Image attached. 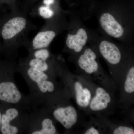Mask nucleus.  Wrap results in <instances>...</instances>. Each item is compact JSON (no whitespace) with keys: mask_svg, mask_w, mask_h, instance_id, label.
Masks as SVG:
<instances>
[{"mask_svg":"<svg viewBox=\"0 0 134 134\" xmlns=\"http://www.w3.org/2000/svg\"><path fill=\"white\" fill-rule=\"evenodd\" d=\"M18 70L28 85L33 108L63 98H71L57 77L21 64Z\"/></svg>","mask_w":134,"mask_h":134,"instance_id":"f257e3e1","label":"nucleus"},{"mask_svg":"<svg viewBox=\"0 0 134 134\" xmlns=\"http://www.w3.org/2000/svg\"><path fill=\"white\" fill-rule=\"evenodd\" d=\"M99 21L100 26L110 36L115 38H119L123 35V27L110 13L103 14L100 17Z\"/></svg>","mask_w":134,"mask_h":134,"instance_id":"9d476101","label":"nucleus"},{"mask_svg":"<svg viewBox=\"0 0 134 134\" xmlns=\"http://www.w3.org/2000/svg\"><path fill=\"white\" fill-rule=\"evenodd\" d=\"M129 64L119 89L118 107L125 110L134 105V63Z\"/></svg>","mask_w":134,"mask_h":134,"instance_id":"6e6552de","label":"nucleus"},{"mask_svg":"<svg viewBox=\"0 0 134 134\" xmlns=\"http://www.w3.org/2000/svg\"><path fill=\"white\" fill-rule=\"evenodd\" d=\"M94 88V94L85 113L90 115H112L118 107L115 92L95 83Z\"/></svg>","mask_w":134,"mask_h":134,"instance_id":"39448f33","label":"nucleus"},{"mask_svg":"<svg viewBox=\"0 0 134 134\" xmlns=\"http://www.w3.org/2000/svg\"><path fill=\"white\" fill-rule=\"evenodd\" d=\"M39 14L44 18L48 19L52 17L54 13L50 9L49 6H42L39 8Z\"/></svg>","mask_w":134,"mask_h":134,"instance_id":"f3484780","label":"nucleus"},{"mask_svg":"<svg viewBox=\"0 0 134 134\" xmlns=\"http://www.w3.org/2000/svg\"><path fill=\"white\" fill-rule=\"evenodd\" d=\"M88 38L86 31L81 28L78 30L75 34H68L66 44L70 50H73L75 53H79L82 50Z\"/></svg>","mask_w":134,"mask_h":134,"instance_id":"f8f14e48","label":"nucleus"},{"mask_svg":"<svg viewBox=\"0 0 134 134\" xmlns=\"http://www.w3.org/2000/svg\"><path fill=\"white\" fill-rule=\"evenodd\" d=\"M103 121L107 129L108 134H134V127L125 122H116L106 116L97 115Z\"/></svg>","mask_w":134,"mask_h":134,"instance_id":"9b49d317","label":"nucleus"},{"mask_svg":"<svg viewBox=\"0 0 134 134\" xmlns=\"http://www.w3.org/2000/svg\"><path fill=\"white\" fill-rule=\"evenodd\" d=\"M126 111H127V114L130 120L134 124V107L131 110H127Z\"/></svg>","mask_w":134,"mask_h":134,"instance_id":"a211bd4d","label":"nucleus"},{"mask_svg":"<svg viewBox=\"0 0 134 134\" xmlns=\"http://www.w3.org/2000/svg\"><path fill=\"white\" fill-rule=\"evenodd\" d=\"M55 36L56 33L53 31H45L38 32L32 41L34 50L45 48L48 47Z\"/></svg>","mask_w":134,"mask_h":134,"instance_id":"2eb2a0df","label":"nucleus"},{"mask_svg":"<svg viewBox=\"0 0 134 134\" xmlns=\"http://www.w3.org/2000/svg\"><path fill=\"white\" fill-rule=\"evenodd\" d=\"M100 54L111 66V76L115 82L118 91L127 66L122 64V55L119 48L113 43L106 40L99 45Z\"/></svg>","mask_w":134,"mask_h":134,"instance_id":"423d86ee","label":"nucleus"},{"mask_svg":"<svg viewBox=\"0 0 134 134\" xmlns=\"http://www.w3.org/2000/svg\"><path fill=\"white\" fill-rule=\"evenodd\" d=\"M20 64L35 68L42 72L58 77L55 63L52 64L51 62H49L48 60H43L31 56Z\"/></svg>","mask_w":134,"mask_h":134,"instance_id":"ddd939ff","label":"nucleus"},{"mask_svg":"<svg viewBox=\"0 0 134 134\" xmlns=\"http://www.w3.org/2000/svg\"><path fill=\"white\" fill-rule=\"evenodd\" d=\"M27 21L22 16L12 18L6 22L1 30L2 37L5 40H10L21 33L25 28Z\"/></svg>","mask_w":134,"mask_h":134,"instance_id":"1a4fd4ad","label":"nucleus"},{"mask_svg":"<svg viewBox=\"0 0 134 134\" xmlns=\"http://www.w3.org/2000/svg\"><path fill=\"white\" fill-rule=\"evenodd\" d=\"M2 114L1 111H0V132H1V120L2 117Z\"/></svg>","mask_w":134,"mask_h":134,"instance_id":"aec40b11","label":"nucleus"},{"mask_svg":"<svg viewBox=\"0 0 134 134\" xmlns=\"http://www.w3.org/2000/svg\"><path fill=\"white\" fill-rule=\"evenodd\" d=\"M81 133L83 134H108L105 125L97 115H91L89 121L85 122Z\"/></svg>","mask_w":134,"mask_h":134,"instance_id":"4468645a","label":"nucleus"},{"mask_svg":"<svg viewBox=\"0 0 134 134\" xmlns=\"http://www.w3.org/2000/svg\"><path fill=\"white\" fill-rule=\"evenodd\" d=\"M55 65L58 77L65 90L79 109L85 112L94 94L95 82L80 75L72 74L59 64L55 63Z\"/></svg>","mask_w":134,"mask_h":134,"instance_id":"f03ea898","label":"nucleus"},{"mask_svg":"<svg viewBox=\"0 0 134 134\" xmlns=\"http://www.w3.org/2000/svg\"><path fill=\"white\" fill-rule=\"evenodd\" d=\"M56 121L48 110L41 107L30 111V119L26 133L31 134H59Z\"/></svg>","mask_w":134,"mask_h":134,"instance_id":"0eeeda50","label":"nucleus"},{"mask_svg":"<svg viewBox=\"0 0 134 134\" xmlns=\"http://www.w3.org/2000/svg\"><path fill=\"white\" fill-rule=\"evenodd\" d=\"M70 99V98H65L43 106L68 132H72L79 126H83L85 122H83L81 114L72 104Z\"/></svg>","mask_w":134,"mask_h":134,"instance_id":"20e7f679","label":"nucleus"},{"mask_svg":"<svg viewBox=\"0 0 134 134\" xmlns=\"http://www.w3.org/2000/svg\"><path fill=\"white\" fill-rule=\"evenodd\" d=\"M31 56L43 60H47L50 58V53L47 49L41 48L35 50Z\"/></svg>","mask_w":134,"mask_h":134,"instance_id":"dca6fc26","label":"nucleus"},{"mask_svg":"<svg viewBox=\"0 0 134 134\" xmlns=\"http://www.w3.org/2000/svg\"><path fill=\"white\" fill-rule=\"evenodd\" d=\"M54 2V0H44L43 2L46 6H49L53 4Z\"/></svg>","mask_w":134,"mask_h":134,"instance_id":"6ab92c4d","label":"nucleus"},{"mask_svg":"<svg viewBox=\"0 0 134 134\" xmlns=\"http://www.w3.org/2000/svg\"><path fill=\"white\" fill-rule=\"evenodd\" d=\"M96 53L91 48H86L77 61L79 75L114 92L118 91L115 82L100 66Z\"/></svg>","mask_w":134,"mask_h":134,"instance_id":"7ed1b4c3","label":"nucleus"}]
</instances>
